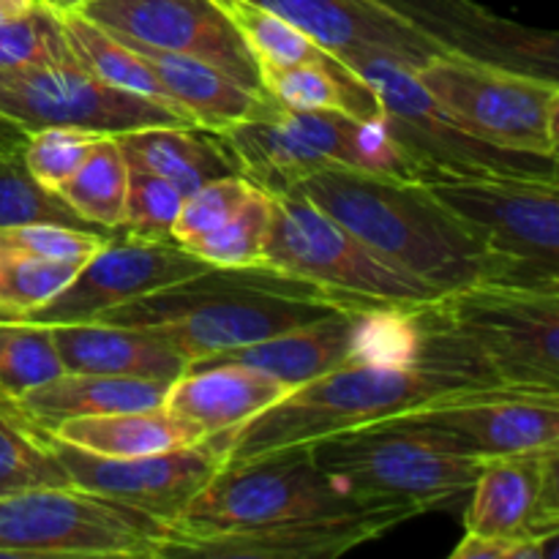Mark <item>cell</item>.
Here are the masks:
<instances>
[{"instance_id":"6da1fadb","label":"cell","mask_w":559,"mask_h":559,"mask_svg":"<svg viewBox=\"0 0 559 559\" xmlns=\"http://www.w3.org/2000/svg\"><path fill=\"white\" fill-rule=\"evenodd\" d=\"M349 309H382L276 265L207 267L197 276L115 306L91 322L134 328L169 344L189 364L278 336Z\"/></svg>"},{"instance_id":"7a4b0ae2","label":"cell","mask_w":559,"mask_h":559,"mask_svg":"<svg viewBox=\"0 0 559 559\" xmlns=\"http://www.w3.org/2000/svg\"><path fill=\"white\" fill-rule=\"evenodd\" d=\"M293 191L437 293L489 278V257L478 240L418 180L328 167Z\"/></svg>"},{"instance_id":"3957f363","label":"cell","mask_w":559,"mask_h":559,"mask_svg":"<svg viewBox=\"0 0 559 559\" xmlns=\"http://www.w3.org/2000/svg\"><path fill=\"white\" fill-rule=\"evenodd\" d=\"M469 393L478 391L409 364H349L293 388L238 429L207 440L222 451L224 464H240Z\"/></svg>"},{"instance_id":"277c9868","label":"cell","mask_w":559,"mask_h":559,"mask_svg":"<svg viewBox=\"0 0 559 559\" xmlns=\"http://www.w3.org/2000/svg\"><path fill=\"white\" fill-rule=\"evenodd\" d=\"M418 183L486 251V284L559 293L557 173H437Z\"/></svg>"},{"instance_id":"5b68a950","label":"cell","mask_w":559,"mask_h":559,"mask_svg":"<svg viewBox=\"0 0 559 559\" xmlns=\"http://www.w3.org/2000/svg\"><path fill=\"white\" fill-rule=\"evenodd\" d=\"M240 175L267 191H293L328 167L415 180L413 164L393 142L385 120H360L336 109H284L271 96L251 118L222 131Z\"/></svg>"},{"instance_id":"8992f818","label":"cell","mask_w":559,"mask_h":559,"mask_svg":"<svg viewBox=\"0 0 559 559\" xmlns=\"http://www.w3.org/2000/svg\"><path fill=\"white\" fill-rule=\"evenodd\" d=\"M309 448L317 467L347 489L413 506L418 513L469 497L486 462L409 415L336 431Z\"/></svg>"},{"instance_id":"52a82bcc","label":"cell","mask_w":559,"mask_h":559,"mask_svg":"<svg viewBox=\"0 0 559 559\" xmlns=\"http://www.w3.org/2000/svg\"><path fill=\"white\" fill-rule=\"evenodd\" d=\"M402 502L347 489L317 467L309 445L282 448L240 464H224L169 524V535H205L265 527L333 513L377 511ZM413 508V506H407Z\"/></svg>"},{"instance_id":"ba28073f","label":"cell","mask_w":559,"mask_h":559,"mask_svg":"<svg viewBox=\"0 0 559 559\" xmlns=\"http://www.w3.org/2000/svg\"><path fill=\"white\" fill-rule=\"evenodd\" d=\"M453 123L486 145L557 162L559 85L551 74L448 49L413 69Z\"/></svg>"},{"instance_id":"9c48e42d","label":"cell","mask_w":559,"mask_h":559,"mask_svg":"<svg viewBox=\"0 0 559 559\" xmlns=\"http://www.w3.org/2000/svg\"><path fill=\"white\" fill-rule=\"evenodd\" d=\"M167 538L162 519L76 486L0 497V557L162 559Z\"/></svg>"},{"instance_id":"30bf717a","label":"cell","mask_w":559,"mask_h":559,"mask_svg":"<svg viewBox=\"0 0 559 559\" xmlns=\"http://www.w3.org/2000/svg\"><path fill=\"white\" fill-rule=\"evenodd\" d=\"M271 200V227L262 249L267 265L382 309H413L442 295L391 265L306 197L284 191Z\"/></svg>"},{"instance_id":"8fae6325","label":"cell","mask_w":559,"mask_h":559,"mask_svg":"<svg viewBox=\"0 0 559 559\" xmlns=\"http://www.w3.org/2000/svg\"><path fill=\"white\" fill-rule=\"evenodd\" d=\"M440 306L502 385L557 393L559 293L480 282L440 295Z\"/></svg>"},{"instance_id":"7c38bea8","label":"cell","mask_w":559,"mask_h":559,"mask_svg":"<svg viewBox=\"0 0 559 559\" xmlns=\"http://www.w3.org/2000/svg\"><path fill=\"white\" fill-rule=\"evenodd\" d=\"M338 60L377 93L385 129L413 164L415 180L437 173H557V164L540 167L546 158L502 151L469 136L424 91L413 66L382 52H355Z\"/></svg>"},{"instance_id":"4fadbf2b","label":"cell","mask_w":559,"mask_h":559,"mask_svg":"<svg viewBox=\"0 0 559 559\" xmlns=\"http://www.w3.org/2000/svg\"><path fill=\"white\" fill-rule=\"evenodd\" d=\"M243 364L298 388L349 364L415 366L409 309H349L243 347L194 360L186 369Z\"/></svg>"},{"instance_id":"5bb4252c","label":"cell","mask_w":559,"mask_h":559,"mask_svg":"<svg viewBox=\"0 0 559 559\" xmlns=\"http://www.w3.org/2000/svg\"><path fill=\"white\" fill-rule=\"evenodd\" d=\"M0 115L22 126L27 134L44 126H69L112 136L151 126H197L183 112L107 85L80 66H49L3 74Z\"/></svg>"},{"instance_id":"9a60e30c","label":"cell","mask_w":559,"mask_h":559,"mask_svg":"<svg viewBox=\"0 0 559 559\" xmlns=\"http://www.w3.org/2000/svg\"><path fill=\"white\" fill-rule=\"evenodd\" d=\"M76 11L112 36L200 58L240 85L265 93L254 55L216 0H87Z\"/></svg>"},{"instance_id":"2e32d148","label":"cell","mask_w":559,"mask_h":559,"mask_svg":"<svg viewBox=\"0 0 559 559\" xmlns=\"http://www.w3.org/2000/svg\"><path fill=\"white\" fill-rule=\"evenodd\" d=\"M47 442L69 475L71 486L123 502L167 524H173L183 508L205 489L207 480L224 467L222 451L207 437L197 445L129 459L82 451L69 442L55 440L49 431Z\"/></svg>"},{"instance_id":"e0dca14e","label":"cell","mask_w":559,"mask_h":559,"mask_svg":"<svg viewBox=\"0 0 559 559\" xmlns=\"http://www.w3.org/2000/svg\"><path fill=\"white\" fill-rule=\"evenodd\" d=\"M207 262L191 254L178 240H151L140 235H109L107 243L76 271L69 287L25 320L41 325L91 322L115 306L131 304L156 289L207 271Z\"/></svg>"},{"instance_id":"ac0fdd59","label":"cell","mask_w":559,"mask_h":559,"mask_svg":"<svg viewBox=\"0 0 559 559\" xmlns=\"http://www.w3.org/2000/svg\"><path fill=\"white\" fill-rule=\"evenodd\" d=\"M420 516L415 508L391 506L377 511L333 513L265 527L224 530L205 535H169L164 557L211 559H320L342 557L355 546L385 535L407 519Z\"/></svg>"},{"instance_id":"d6986e66","label":"cell","mask_w":559,"mask_h":559,"mask_svg":"<svg viewBox=\"0 0 559 559\" xmlns=\"http://www.w3.org/2000/svg\"><path fill=\"white\" fill-rule=\"evenodd\" d=\"M320 44L325 52L347 58L382 52L418 69L435 55L453 49L445 38L415 20L393 0H254Z\"/></svg>"},{"instance_id":"ffe728a7","label":"cell","mask_w":559,"mask_h":559,"mask_svg":"<svg viewBox=\"0 0 559 559\" xmlns=\"http://www.w3.org/2000/svg\"><path fill=\"white\" fill-rule=\"evenodd\" d=\"M557 448L486 459L469 491L464 535L540 540L559 533Z\"/></svg>"},{"instance_id":"44dd1931","label":"cell","mask_w":559,"mask_h":559,"mask_svg":"<svg viewBox=\"0 0 559 559\" xmlns=\"http://www.w3.org/2000/svg\"><path fill=\"white\" fill-rule=\"evenodd\" d=\"M409 418L440 429L480 459L559 445V393L486 391L429 404Z\"/></svg>"},{"instance_id":"7402d4cb","label":"cell","mask_w":559,"mask_h":559,"mask_svg":"<svg viewBox=\"0 0 559 559\" xmlns=\"http://www.w3.org/2000/svg\"><path fill=\"white\" fill-rule=\"evenodd\" d=\"M289 391L293 385L254 366L216 364L186 369L169 382L162 407L191 420L211 437L238 429L262 409L282 402Z\"/></svg>"},{"instance_id":"603a6c76","label":"cell","mask_w":559,"mask_h":559,"mask_svg":"<svg viewBox=\"0 0 559 559\" xmlns=\"http://www.w3.org/2000/svg\"><path fill=\"white\" fill-rule=\"evenodd\" d=\"M63 369L71 374H115L175 382L189 360L169 344L107 322H58L49 325Z\"/></svg>"},{"instance_id":"cb8c5ba5","label":"cell","mask_w":559,"mask_h":559,"mask_svg":"<svg viewBox=\"0 0 559 559\" xmlns=\"http://www.w3.org/2000/svg\"><path fill=\"white\" fill-rule=\"evenodd\" d=\"M129 167L167 178L186 197L211 180L240 175L222 131L205 126H151L115 136Z\"/></svg>"},{"instance_id":"d4e9b609","label":"cell","mask_w":559,"mask_h":559,"mask_svg":"<svg viewBox=\"0 0 559 559\" xmlns=\"http://www.w3.org/2000/svg\"><path fill=\"white\" fill-rule=\"evenodd\" d=\"M169 382L115 374H71L63 371L55 380L33 388L14 399L16 409L38 429H55L71 418L115 413H142L162 407Z\"/></svg>"},{"instance_id":"484cf974","label":"cell","mask_w":559,"mask_h":559,"mask_svg":"<svg viewBox=\"0 0 559 559\" xmlns=\"http://www.w3.org/2000/svg\"><path fill=\"white\" fill-rule=\"evenodd\" d=\"M120 41L129 44L145 60L147 69L162 82L164 91L173 96V102L186 115H191L197 126L224 131L229 126L240 123V120L251 118L267 98L265 93H257L251 87L240 85L238 80H233L222 69L200 58L162 52V49L142 47V44L129 41V38H120Z\"/></svg>"},{"instance_id":"4316f807","label":"cell","mask_w":559,"mask_h":559,"mask_svg":"<svg viewBox=\"0 0 559 559\" xmlns=\"http://www.w3.org/2000/svg\"><path fill=\"white\" fill-rule=\"evenodd\" d=\"M49 435L82 451L115 459L175 451V448L197 445L205 440V431L200 426L164 407L71 418L49 429Z\"/></svg>"},{"instance_id":"83f0119b","label":"cell","mask_w":559,"mask_h":559,"mask_svg":"<svg viewBox=\"0 0 559 559\" xmlns=\"http://www.w3.org/2000/svg\"><path fill=\"white\" fill-rule=\"evenodd\" d=\"M262 91L284 109H336L360 120L382 118L377 93L336 55L287 69L262 71Z\"/></svg>"},{"instance_id":"f1b7e54d","label":"cell","mask_w":559,"mask_h":559,"mask_svg":"<svg viewBox=\"0 0 559 559\" xmlns=\"http://www.w3.org/2000/svg\"><path fill=\"white\" fill-rule=\"evenodd\" d=\"M60 14H63L66 38H69L74 63L80 66L82 71L93 74L96 80L107 82V85L120 87V91L153 98V102L164 104V107L175 109V112H183V109L173 102V96L164 91L162 82L156 80V74L147 69L145 60H142L129 44L115 38L112 33L98 27L96 22L85 20L80 11H60ZM186 118H191V115H186Z\"/></svg>"},{"instance_id":"f546056e","label":"cell","mask_w":559,"mask_h":559,"mask_svg":"<svg viewBox=\"0 0 559 559\" xmlns=\"http://www.w3.org/2000/svg\"><path fill=\"white\" fill-rule=\"evenodd\" d=\"M129 164L112 134H102L76 173L58 186L55 194L82 218L98 229H118L123 224Z\"/></svg>"},{"instance_id":"4dcf8cb0","label":"cell","mask_w":559,"mask_h":559,"mask_svg":"<svg viewBox=\"0 0 559 559\" xmlns=\"http://www.w3.org/2000/svg\"><path fill=\"white\" fill-rule=\"evenodd\" d=\"M49 486H71V480L49 448L47 429L31 424L14 399L0 404V497Z\"/></svg>"},{"instance_id":"1f68e13d","label":"cell","mask_w":559,"mask_h":559,"mask_svg":"<svg viewBox=\"0 0 559 559\" xmlns=\"http://www.w3.org/2000/svg\"><path fill=\"white\" fill-rule=\"evenodd\" d=\"M216 3L238 27L240 38L260 66V74L271 69H287V66L331 58V52L311 41L306 33H300L284 16L273 14L254 0H216Z\"/></svg>"},{"instance_id":"d6a6232c","label":"cell","mask_w":559,"mask_h":559,"mask_svg":"<svg viewBox=\"0 0 559 559\" xmlns=\"http://www.w3.org/2000/svg\"><path fill=\"white\" fill-rule=\"evenodd\" d=\"M49 66L76 63L66 38L63 14L36 0L22 14L0 22V74Z\"/></svg>"},{"instance_id":"836d02e7","label":"cell","mask_w":559,"mask_h":559,"mask_svg":"<svg viewBox=\"0 0 559 559\" xmlns=\"http://www.w3.org/2000/svg\"><path fill=\"white\" fill-rule=\"evenodd\" d=\"M63 360L55 349L49 325L11 317L0 320V393L20 399L22 393L63 374Z\"/></svg>"},{"instance_id":"e575fe53","label":"cell","mask_w":559,"mask_h":559,"mask_svg":"<svg viewBox=\"0 0 559 559\" xmlns=\"http://www.w3.org/2000/svg\"><path fill=\"white\" fill-rule=\"evenodd\" d=\"M271 194L254 186L233 216L224 218L211 233L183 243V249L213 267L260 265L265 262L262 249H265V235L271 227Z\"/></svg>"},{"instance_id":"d590c367","label":"cell","mask_w":559,"mask_h":559,"mask_svg":"<svg viewBox=\"0 0 559 559\" xmlns=\"http://www.w3.org/2000/svg\"><path fill=\"white\" fill-rule=\"evenodd\" d=\"M66 224V227L98 229L82 222L55 191L44 189L27 173L22 153H0V227L16 224Z\"/></svg>"},{"instance_id":"8d00e7d4","label":"cell","mask_w":559,"mask_h":559,"mask_svg":"<svg viewBox=\"0 0 559 559\" xmlns=\"http://www.w3.org/2000/svg\"><path fill=\"white\" fill-rule=\"evenodd\" d=\"M80 265L38 260L0 246V309L25 317L63 293Z\"/></svg>"},{"instance_id":"74e56055","label":"cell","mask_w":559,"mask_h":559,"mask_svg":"<svg viewBox=\"0 0 559 559\" xmlns=\"http://www.w3.org/2000/svg\"><path fill=\"white\" fill-rule=\"evenodd\" d=\"M183 194L167 178L129 167L123 224L118 229L151 240H175L173 224L178 218Z\"/></svg>"},{"instance_id":"f35d334b","label":"cell","mask_w":559,"mask_h":559,"mask_svg":"<svg viewBox=\"0 0 559 559\" xmlns=\"http://www.w3.org/2000/svg\"><path fill=\"white\" fill-rule=\"evenodd\" d=\"M98 136L102 134L69 129V126H44V129L31 131L22 147V162L44 189L58 191V186L76 173Z\"/></svg>"},{"instance_id":"ab89813d","label":"cell","mask_w":559,"mask_h":559,"mask_svg":"<svg viewBox=\"0 0 559 559\" xmlns=\"http://www.w3.org/2000/svg\"><path fill=\"white\" fill-rule=\"evenodd\" d=\"M251 189H254V183L246 180L243 175H229V178L211 180V183L191 191L173 224V238L183 246L216 229L224 218L238 211V205L251 194Z\"/></svg>"},{"instance_id":"60d3db41","label":"cell","mask_w":559,"mask_h":559,"mask_svg":"<svg viewBox=\"0 0 559 559\" xmlns=\"http://www.w3.org/2000/svg\"><path fill=\"white\" fill-rule=\"evenodd\" d=\"M27 136L31 134H27L22 126H16L14 120H9L0 115V153H22Z\"/></svg>"},{"instance_id":"b9f144b4","label":"cell","mask_w":559,"mask_h":559,"mask_svg":"<svg viewBox=\"0 0 559 559\" xmlns=\"http://www.w3.org/2000/svg\"><path fill=\"white\" fill-rule=\"evenodd\" d=\"M33 3H36V0H0V14L9 20V16H16L25 9H31Z\"/></svg>"},{"instance_id":"7bdbcfd3","label":"cell","mask_w":559,"mask_h":559,"mask_svg":"<svg viewBox=\"0 0 559 559\" xmlns=\"http://www.w3.org/2000/svg\"><path fill=\"white\" fill-rule=\"evenodd\" d=\"M41 3L52 5V9H58V11H76L80 5H85L87 0H41Z\"/></svg>"},{"instance_id":"ee69618b","label":"cell","mask_w":559,"mask_h":559,"mask_svg":"<svg viewBox=\"0 0 559 559\" xmlns=\"http://www.w3.org/2000/svg\"><path fill=\"white\" fill-rule=\"evenodd\" d=\"M11 317H14V314H9L5 309H0V320H11Z\"/></svg>"},{"instance_id":"f6af8a7d","label":"cell","mask_w":559,"mask_h":559,"mask_svg":"<svg viewBox=\"0 0 559 559\" xmlns=\"http://www.w3.org/2000/svg\"><path fill=\"white\" fill-rule=\"evenodd\" d=\"M5 402H11L9 396H3V393H0V404H5Z\"/></svg>"},{"instance_id":"bcb514c9","label":"cell","mask_w":559,"mask_h":559,"mask_svg":"<svg viewBox=\"0 0 559 559\" xmlns=\"http://www.w3.org/2000/svg\"><path fill=\"white\" fill-rule=\"evenodd\" d=\"M0 76H3V74H0Z\"/></svg>"}]
</instances>
